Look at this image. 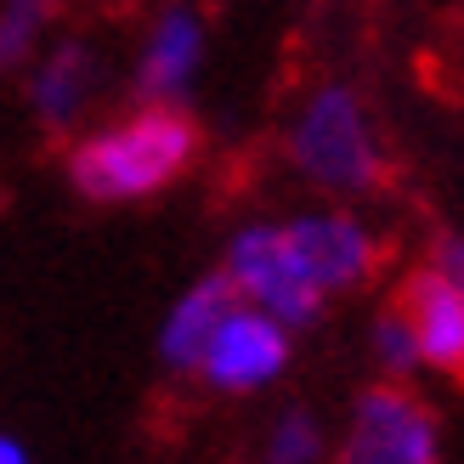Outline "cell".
<instances>
[{
  "label": "cell",
  "mask_w": 464,
  "mask_h": 464,
  "mask_svg": "<svg viewBox=\"0 0 464 464\" xmlns=\"http://www.w3.org/2000/svg\"><path fill=\"white\" fill-rule=\"evenodd\" d=\"M204 130L188 102H136L102 125H85L63 142V181L68 193L102 210L148 204L170 193L198 165Z\"/></svg>",
  "instance_id": "6da1fadb"
},
{
  "label": "cell",
  "mask_w": 464,
  "mask_h": 464,
  "mask_svg": "<svg viewBox=\"0 0 464 464\" xmlns=\"http://www.w3.org/2000/svg\"><path fill=\"white\" fill-rule=\"evenodd\" d=\"M289 165L323 193H374L385 188V153L352 85H317L284 136Z\"/></svg>",
  "instance_id": "7a4b0ae2"
},
{
  "label": "cell",
  "mask_w": 464,
  "mask_h": 464,
  "mask_svg": "<svg viewBox=\"0 0 464 464\" xmlns=\"http://www.w3.org/2000/svg\"><path fill=\"white\" fill-rule=\"evenodd\" d=\"M232 289H238L244 306L277 317L284 329H312L329 306V295H323L306 272L295 266L289 255V238H284V221H249L227 238L221 249V266H216Z\"/></svg>",
  "instance_id": "3957f363"
},
{
  "label": "cell",
  "mask_w": 464,
  "mask_h": 464,
  "mask_svg": "<svg viewBox=\"0 0 464 464\" xmlns=\"http://www.w3.org/2000/svg\"><path fill=\"white\" fill-rule=\"evenodd\" d=\"M334 464H442V425L402 380L357 391Z\"/></svg>",
  "instance_id": "277c9868"
},
{
  "label": "cell",
  "mask_w": 464,
  "mask_h": 464,
  "mask_svg": "<svg viewBox=\"0 0 464 464\" xmlns=\"http://www.w3.org/2000/svg\"><path fill=\"white\" fill-rule=\"evenodd\" d=\"M289 357H295V340H289L284 323L238 300V306L216 323L193 380L204 391H216V397H255V391H266L289 374Z\"/></svg>",
  "instance_id": "5b68a950"
},
{
  "label": "cell",
  "mask_w": 464,
  "mask_h": 464,
  "mask_svg": "<svg viewBox=\"0 0 464 464\" xmlns=\"http://www.w3.org/2000/svg\"><path fill=\"white\" fill-rule=\"evenodd\" d=\"M97 91H102V52L80 34H52L23 63V108L40 125V136L68 142L74 130H85Z\"/></svg>",
  "instance_id": "8992f818"
},
{
  "label": "cell",
  "mask_w": 464,
  "mask_h": 464,
  "mask_svg": "<svg viewBox=\"0 0 464 464\" xmlns=\"http://www.w3.org/2000/svg\"><path fill=\"white\" fill-rule=\"evenodd\" d=\"M204 52H210L204 12L188 6V0H165L142 29V45H136V63H130L136 102H188V91L204 68Z\"/></svg>",
  "instance_id": "52a82bcc"
},
{
  "label": "cell",
  "mask_w": 464,
  "mask_h": 464,
  "mask_svg": "<svg viewBox=\"0 0 464 464\" xmlns=\"http://www.w3.org/2000/svg\"><path fill=\"white\" fill-rule=\"evenodd\" d=\"M284 238L295 266L312 277L323 295H340V289H357L380 272V244L357 216L345 210H312V216H295L284 221Z\"/></svg>",
  "instance_id": "ba28073f"
},
{
  "label": "cell",
  "mask_w": 464,
  "mask_h": 464,
  "mask_svg": "<svg viewBox=\"0 0 464 464\" xmlns=\"http://www.w3.org/2000/svg\"><path fill=\"white\" fill-rule=\"evenodd\" d=\"M391 306L420 345V368H436L464 385V295L436 266H413L391 295Z\"/></svg>",
  "instance_id": "9c48e42d"
},
{
  "label": "cell",
  "mask_w": 464,
  "mask_h": 464,
  "mask_svg": "<svg viewBox=\"0 0 464 464\" xmlns=\"http://www.w3.org/2000/svg\"><path fill=\"white\" fill-rule=\"evenodd\" d=\"M232 306H238V289H232L221 272L193 277V284L170 300L165 323H159V362H165L170 374L193 380V368H198V357H204V345H210L216 323H221Z\"/></svg>",
  "instance_id": "30bf717a"
},
{
  "label": "cell",
  "mask_w": 464,
  "mask_h": 464,
  "mask_svg": "<svg viewBox=\"0 0 464 464\" xmlns=\"http://www.w3.org/2000/svg\"><path fill=\"white\" fill-rule=\"evenodd\" d=\"M329 430L312 408H284L272 413V425L261 436V459L255 464H329Z\"/></svg>",
  "instance_id": "8fae6325"
},
{
  "label": "cell",
  "mask_w": 464,
  "mask_h": 464,
  "mask_svg": "<svg viewBox=\"0 0 464 464\" xmlns=\"http://www.w3.org/2000/svg\"><path fill=\"white\" fill-rule=\"evenodd\" d=\"M57 34V0H0V63L23 68Z\"/></svg>",
  "instance_id": "7c38bea8"
},
{
  "label": "cell",
  "mask_w": 464,
  "mask_h": 464,
  "mask_svg": "<svg viewBox=\"0 0 464 464\" xmlns=\"http://www.w3.org/2000/svg\"><path fill=\"white\" fill-rule=\"evenodd\" d=\"M374 357H380V368L391 380H402V374H413L420 368V345H413V334H408V323L397 317V306H385L380 317H374Z\"/></svg>",
  "instance_id": "4fadbf2b"
},
{
  "label": "cell",
  "mask_w": 464,
  "mask_h": 464,
  "mask_svg": "<svg viewBox=\"0 0 464 464\" xmlns=\"http://www.w3.org/2000/svg\"><path fill=\"white\" fill-rule=\"evenodd\" d=\"M430 266L448 277V284L464 295V238H453V232H442V238H436V255H430Z\"/></svg>",
  "instance_id": "5bb4252c"
},
{
  "label": "cell",
  "mask_w": 464,
  "mask_h": 464,
  "mask_svg": "<svg viewBox=\"0 0 464 464\" xmlns=\"http://www.w3.org/2000/svg\"><path fill=\"white\" fill-rule=\"evenodd\" d=\"M0 464H34L29 442H23L17 430H6V425H0Z\"/></svg>",
  "instance_id": "9a60e30c"
},
{
  "label": "cell",
  "mask_w": 464,
  "mask_h": 464,
  "mask_svg": "<svg viewBox=\"0 0 464 464\" xmlns=\"http://www.w3.org/2000/svg\"><path fill=\"white\" fill-rule=\"evenodd\" d=\"M0 74H6V63H0Z\"/></svg>",
  "instance_id": "2e32d148"
}]
</instances>
